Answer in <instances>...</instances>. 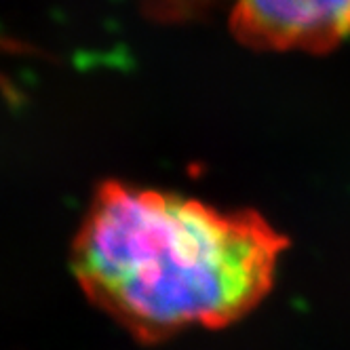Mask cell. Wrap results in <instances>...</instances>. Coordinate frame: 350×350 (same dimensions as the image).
<instances>
[{"mask_svg":"<svg viewBox=\"0 0 350 350\" xmlns=\"http://www.w3.org/2000/svg\"><path fill=\"white\" fill-rule=\"evenodd\" d=\"M281 237L254 211H221L152 188L104 184L72 245L91 302L142 342L217 329L272 287Z\"/></svg>","mask_w":350,"mask_h":350,"instance_id":"obj_1","label":"cell"},{"mask_svg":"<svg viewBox=\"0 0 350 350\" xmlns=\"http://www.w3.org/2000/svg\"><path fill=\"white\" fill-rule=\"evenodd\" d=\"M230 21L252 46L319 53L350 36V0H232Z\"/></svg>","mask_w":350,"mask_h":350,"instance_id":"obj_2","label":"cell"}]
</instances>
